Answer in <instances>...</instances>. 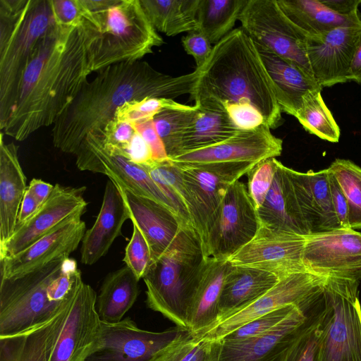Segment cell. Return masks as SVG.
<instances>
[{
    "label": "cell",
    "mask_w": 361,
    "mask_h": 361,
    "mask_svg": "<svg viewBox=\"0 0 361 361\" xmlns=\"http://www.w3.org/2000/svg\"><path fill=\"white\" fill-rule=\"evenodd\" d=\"M98 32L92 16L79 26L56 23L37 46L1 130L23 141L54 125L92 73L90 47Z\"/></svg>",
    "instance_id": "1"
},
{
    "label": "cell",
    "mask_w": 361,
    "mask_h": 361,
    "mask_svg": "<svg viewBox=\"0 0 361 361\" xmlns=\"http://www.w3.org/2000/svg\"><path fill=\"white\" fill-rule=\"evenodd\" d=\"M199 70L177 77L161 73L147 62L137 61L109 66L82 85L53 125L54 147L75 154L90 132L102 133L116 110L127 102L146 97L173 99L191 94Z\"/></svg>",
    "instance_id": "2"
},
{
    "label": "cell",
    "mask_w": 361,
    "mask_h": 361,
    "mask_svg": "<svg viewBox=\"0 0 361 361\" xmlns=\"http://www.w3.org/2000/svg\"><path fill=\"white\" fill-rule=\"evenodd\" d=\"M199 70L190 94L202 109L226 111V104L248 102L263 116L269 128H277L281 110L274 86L255 42L240 27L213 46L212 54Z\"/></svg>",
    "instance_id": "3"
},
{
    "label": "cell",
    "mask_w": 361,
    "mask_h": 361,
    "mask_svg": "<svg viewBox=\"0 0 361 361\" xmlns=\"http://www.w3.org/2000/svg\"><path fill=\"white\" fill-rule=\"evenodd\" d=\"M57 23L50 0H0V129L37 46Z\"/></svg>",
    "instance_id": "4"
},
{
    "label": "cell",
    "mask_w": 361,
    "mask_h": 361,
    "mask_svg": "<svg viewBox=\"0 0 361 361\" xmlns=\"http://www.w3.org/2000/svg\"><path fill=\"white\" fill-rule=\"evenodd\" d=\"M205 259L197 231L184 226L142 278L147 307L188 330L190 308Z\"/></svg>",
    "instance_id": "5"
},
{
    "label": "cell",
    "mask_w": 361,
    "mask_h": 361,
    "mask_svg": "<svg viewBox=\"0 0 361 361\" xmlns=\"http://www.w3.org/2000/svg\"><path fill=\"white\" fill-rule=\"evenodd\" d=\"M90 12L98 29L90 47L92 72L140 61L164 43L140 0H114L110 6Z\"/></svg>",
    "instance_id": "6"
},
{
    "label": "cell",
    "mask_w": 361,
    "mask_h": 361,
    "mask_svg": "<svg viewBox=\"0 0 361 361\" xmlns=\"http://www.w3.org/2000/svg\"><path fill=\"white\" fill-rule=\"evenodd\" d=\"M68 255L23 275L1 279L0 338L27 332L51 320L73 298L63 303L51 302L47 288Z\"/></svg>",
    "instance_id": "7"
},
{
    "label": "cell",
    "mask_w": 361,
    "mask_h": 361,
    "mask_svg": "<svg viewBox=\"0 0 361 361\" xmlns=\"http://www.w3.org/2000/svg\"><path fill=\"white\" fill-rule=\"evenodd\" d=\"M360 281L328 276L318 361H361Z\"/></svg>",
    "instance_id": "8"
},
{
    "label": "cell",
    "mask_w": 361,
    "mask_h": 361,
    "mask_svg": "<svg viewBox=\"0 0 361 361\" xmlns=\"http://www.w3.org/2000/svg\"><path fill=\"white\" fill-rule=\"evenodd\" d=\"M256 164L252 162L176 164L180 169L189 197L190 221L200 238L204 255L209 231L229 185L247 174Z\"/></svg>",
    "instance_id": "9"
},
{
    "label": "cell",
    "mask_w": 361,
    "mask_h": 361,
    "mask_svg": "<svg viewBox=\"0 0 361 361\" xmlns=\"http://www.w3.org/2000/svg\"><path fill=\"white\" fill-rule=\"evenodd\" d=\"M324 306L321 286L269 332L239 343L219 341L217 361H284L291 347L321 315Z\"/></svg>",
    "instance_id": "10"
},
{
    "label": "cell",
    "mask_w": 361,
    "mask_h": 361,
    "mask_svg": "<svg viewBox=\"0 0 361 361\" xmlns=\"http://www.w3.org/2000/svg\"><path fill=\"white\" fill-rule=\"evenodd\" d=\"M238 20L255 43L313 76L306 51L307 36L288 20L276 0H247Z\"/></svg>",
    "instance_id": "11"
},
{
    "label": "cell",
    "mask_w": 361,
    "mask_h": 361,
    "mask_svg": "<svg viewBox=\"0 0 361 361\" xmlns=\"http://www.w3.org/2000/svg\"><path fill=\"white\" fill-rule=\"evenodd\" d=\"M75 155L76 165L80 170L104 174L117 185L164 204L185 224L191 225L180 209L154 181L144 166L105 149L103 133H88Z\"/></svg>",
    "instance_id": "12"
},
{
    "label": "cell",
    "mask_w": 361,
    "mask_h": 361,
    "mask_svg": "<svg viewBox=\"0 0 361 361\" xmlns=\"http://www.w3.org/2000/svg\"><path fill=\"white\" fill-rule=\"evenodd\" d=\"M190 334L179 326L162 331L141 329L130 317L116 323L102 322L99 345L86 361H155Z\"/></svg>",
    "instance_id": "13"
},
{
    "label": "cell",
    "mask_w": 361,
    "mask_h": 361,
    "mask_svg": "<svg viewBox=\"0 0 361 361\" xmlns=\"http://www.w3.org/2000/svg\"><path fill=\"white\" fill-rule=\"evenodd\" d=\"M260 224L245 184L231 183L209 231L205 257L229 258L255 237Z\"/></svg>",
    "instance_id": "14"
},
{
    "label": "cell",
    "mask_w": 361,
    "mask_h": 361,
    "mask_svg": "<svg viewBox=\"0 0 361 361\" xmlns=\"http://www.w3.org/2000/svg\"><path fill=\"white\" fill-rule=\"evenodd\" d=\"M305 236L276 231L260 224L255 237L228 258L233 266L267 271L279 279L309 271L303 262Z\"/></svg>",
    "instance_id": "15"
},
{
    "label": "cell",
    "mask_w": 361,
    "mask_h": 361,
    "mask_svg": "<svg viewBox=\"0 0 361 361\" xmlns=\"http://www.w3.org/2000/svg\"><path fill=\"white\" fill-rule=\"evenodd\" d=\"M97 298L94 289L82 281L69 306L50 361H86L97 348L102 322Z\"/></svg>",
    "instance_id": "16"
},
{
    "label": "cell",
    "mask_w": 361,
    "mask_h": 361,
    "mask_svg": "<svg viewBox=\"0 0 361 361\" xmlns=\"http://www.w3.org/2000/svg\"><path fill=\"white\" fill-rule=\"evenodd\" d=\"M303 262L316 275L361 280V233L338 228L305 236Z\"/></svg>",
    "instance_id": "17"
},
{
    "label": "cell",
    "mask_w": 361,
    "mask_h": 361,
    "mask_svg": "<svg viewBox=\"0 0 361 361\" xmlns=\"http://www.w3.org/2000/svg\"><path fill=\"white\" fill-rule=\"evenodd\" d=\"M283 141L263 124L250 130H241L233 137L207 147L181 153L171 160L179 165L219 162L257 164L280 156Z\"/></svg>",
    "instance_id": "18"
},
{
    "label": "cell",
    "mask_w": 361,
    "mask_h": 361,
    "mask_svg": "<svg viewBox=\"0 0 361 361\" xmlns=\"http://www.w3.org/2000/svg\"><path fill=\"white\" fill-rule=\"evenodd\" d=\"M85 187L73 188L59 183L46 202L28 221L16 228L11 237L0 245V260L25 250L68 216L85 212Z\"/></svg>",
    "instance_id": "19"
},
{
    "label": "cell",
    "mask_w": 361,
    "mask_h": 361,
    "mask_svg": "<svg viewBox=\"0 0 361 361\" xmlns=\"http://www.w3.org/2000/svg\"><path fill=\"white\" fill-rule=\"evenodd\" d=\"M326 277L310 271L284 276L253 303L228 317L199 338L220 341L254 319L285 305H298L317 290Z\"/></svg>",
    "instance_id": "20"
},
{
    "label": "cell",
    "mask_w": 361,
    "mask_h": 361,
    "mask_svg": "<svg viewBox=\"0 0 361 361\" xmlns=\"http://www.w3.org/2000/svg\"><path fill=\"white\" fill-rule=\"evenodd\" d=\"M361 25L340 27L307 36L306 51L314 79L322 87L349 81L348 74Z\"/></svg>",
    "instance_id": "21"
},
{
    "label": "cell",
    "mask_w": 361,
    "mask_h": 361,
    "mask_svg": "<svg viewBox=\"0 0 361 361\" xmlns=\"http://www.w3.org/2000/svg\"><path fill=\"white\" fill-rule=\"evenodd\" d=\"M83 214L68 216L25 250L0 260L1 279L18 276L62 256H69L85 233L86 225L81 219Z\"/></svg>",
    "instance_id": "22"
},
{
    "label": "cell",
    "mask_w": 361,
    "mask_h": 361,
    "mask_svg": "<svg viewBox=\"0 0 361 361\" xmlns=\"http://www.w3.org/2000/svg\"><path fill=\"white\" fill-rule=\"evenodd\" d=\"M117 187L125 201L129 219L139 228L149 245L152 263L169 249L181 228L190 225L185 224L164 204Z\"/></svg>",
    "instance_id": "23"
},
{
    "label": "cell",
    "mask_w": 361,
    "mask_h": 361,
    "mask_svg": "<svg viewBox=\"0 0 361 361\" xmlns=\"http://www.w3.org/2000/svg\"><path fill=\"white\" fill-rule=\"evenodd\" d=\"M289 173L302 216L310 234L341 228L332 204L327 169Z\"/></svg>",
    "instance_id": "24"
},
{
    "label": "cell",
    "mask_w": 361,
    "mask_h": 361,
    "mask_svg": "<svg viewBox=\"0 0 361 361\" xmlns=\"http://www.w3.org/2000/svg\"><path fill=\"white\" fill-rule=\"evenodd\" d=\"M129 219L126 203L117 185L109 180L106 184L102 204L93 226L82 240L80 261L92 265L109 251L114 240L121 234L124 222Z\"/></svg>",
    "instance_id": "25"
},
{
    "label": "cell",
    "mask_w": 361,
    "mask_h": 361,
    "mask_svg": "<svg viewBox=\"0 0 361 361\" xmlns=\"http://www.w3.org/2000/svg\"><path fill=\"white\" fill-rule=\"evenodd\" d=\"M289 169L277 161L272 185L257 214L263 226L306 236L310 233L302 216Z\"/></svg>",
    "instance_id": "26"
},
{
    "label": "cell",
    "mask_w": 361,
    "mask_h": 361,
    "mask_svg": "<svg viewBox=\"0 0 361 361\" xmlns=\"http://www.w3.org/2000/svg\"><path fill=\"white\" fill-rule=\"evenodd\" d=\"M255 45L273 84L281 111L295 117L301 107L303 97L309 92L322 91L323 87L298 65L261 44L255 43Z\"/></svg>",
    "instance_id": "27"
},
{
    "label": "cell",
    "mask_w": 361,
    "mask_h": 361,
    "mask_svg": "<svg viewBox=\"0 0 361 361\" xmlns=\"http://www.w3.org/2000/svg\"><path fill=\"white\" fill-rule=\"evenodd\" d=\"M231 267L228 259L206 257L189 312L192 336L200 337L216 324L223 285Z\"/></svg>",
    "instance_id": "28"
},
{
    "label": "cell",
    "mask_w": 361,
    "mask_h": 361,
    "mask_svg": "<svg viewBox=\"0 0 361 361\" xmlns=\"http://www.w3.org/2000/svg\"><path fill=\"white\" fill-rule=\"evenodd\" d=\"M279 281L276 275L267 271L232 265L223 285L215 326L253 303Z\"/></svg>",
    "instance_id": "29"
},
{
    "label": "cell",
    "mask_w": 361,
    "mask_h": 361,
    "mask_svg": "<svg viewBox=\"0 0 361 361\" xmlns=\"http://www.w3.org/2000/svg\"><path fill=\"white\" fill-rule=\"evenodd\" d=\"M0 133V245L15 232L18 215L27 188L18 156V147L6 143Z\"/></svg>",
    "instance_id": "30"
},
{
    "label": "cell",
    "mask_w": 361,
    "mask_h": 361,
    "mask_svg": "<svg viewBox=\"0 0 361 361\" xmlns=\"http://www.w3.org/2000/svg\"><path fill=\"white\" fill-rule=\"evenodd\" d=\"M73 298L44 324L0 338V361H50Z\"/></svg>",
    "instance_id": "31"
},
{
    "label": "cell",
    "mask_w": 361,
    "mask_h": 361,
    "mask_svg": "<svg viewBox=\"0 0 361 361\" xmlns=\"http://www.w3.org/2000/svg\"><path fill=\"white\" fill-rule=\"evenodd\" d=\"M288 20L307 36L327 32L340 27L361 25L359 13H336L320 0H276Z\"/></svg>",
    "instance_id": "32"
},
{
    "label": "cell",
    "mask_w": 361,
    "mask_h": 361,
    "mask_svg": "<svg viewBox=\"0 0 361 361\" xmlns=\"http://www.w3.org/2000/svg\"><path fill=\"white\" fill-rule=\"evenodd\" d=\"M139 280L124 266L104 279L97 298V310L102 322L116 323L123 319L139 295Z\"/></svg>",
    "instance_id": "33"
},
{
    "label": "cell",
    "mask_w": 361,
    "mask_h": 361,
    "mask_svg": "<svg viewBox=\"0 0 361 361\" xmlns=\"http://www.w3.org/2000/svg\"><path fill=\"white\" fill-rule=\"evenodd\" d=\"M152 25L167 36L198 31L200 0H140Z\"/></svg>",
    "instance_id": "34"
},
{
    "label": "cell",
    "mask_w": 361,
    "mask_h": 361,
    "mask_svg": "<svg viewBox=\"0 0 361 361\" xmlns=\"http://www.w3.org/2000/svg\"><path fill=\"white\" fill-rule=\"evenodd\" d=\"M198 107V116L181 137L178 154L212 146L241 131L226 111Z\"/></svg>",
    "instance_id": "35"
},
{
    "label": "cell",
    "mask_w": 361,
    "mask_h": 361,
    "mask_svg": "<svg viewBox=\"0 0 361 361\" xmlns=\"http://www.w3.org/2000/svg\"><path fill=\"white\" fill-rule=\"evenodd\" d=\"M247 0H200L198 31L215 44L233 30Z\"/></svg>",
    "instance_id": "36"
},
{
    "label": "cell",
    "mask_w": 361,
    "mask_h": 361,
    "mask_svg": "<svg viewBox=\"0 0 361 361\" xmlns=\"http://www.w3.org/2000/svg\"><path fill=\"white\" fill-rule=\"evenodd\" d=\"M295 117L309 133L331 142H338L340 128L324 102L321 90L309 92L303 97Z\"/></svg>",
    "instance_id": "37"
},
{
    "label": "cell",
    "mask_w": 361,
    "mask_h": 361,
    "mask_svg": "<svg viewBox=\"0 0 361 361\" xmlns=\"http://www.w3.org/2000/svg\"><path fill=\"white\" fill-rule=\"evenodd\" d=\"M199 111L196 104H182L179 107L165 109L153 118L156 130L170 159L179 154L181 137L196 119Z\"/></svg>",
    "instance_id": "38"
},
{
    "label": "cell",
    "mask_w": 361,
    "mask_h": 361,
    "mask_svg": "<svg viewBox=\"0 0 361 361\" xmlns=\"http://www.w3.org/2000/svg\"><path fill=\"white\" fill-rule=\"evenodd\" d=\"M329 169L347 198L350 228L361 230V167L350 160L336 159Z\"/></svg>",
    "instance_id": "39"
},
{
    "label": "cell",
    "mask_w": 361,
    "mask_h": 361,
    "mask_svg": "<svg viewBox=\"0 0 361 361\" xmlns=\"http://www.w3.org/2000/svg\"><path fill=\"white\" fill-rule=\"evenodd\" d=\"M144 167L192 225L188 212L189 197L180 167L171 159L161 162L154 161L152 164Z\"/></svg>",
    "instance_id": "40"
},
{
    "label": "cell",
    "mask_w": 361,
    "mask_h": 361,
    "mask_svg": "<svg viewBox=\"0 0 361 361\" xmlns=\"http://www.w3.org/2000/svg\"><path fill=\"white\" fill-rule=\"evenodd\" d=\"M219 341L191 334L178 341L155 361H217Z\"/></svg>",
    "instance_id": "41"
},
{
    "label": "cell",
    "mask_w": 361,
    "mask_h": 361,
    "mask_svg": "<svg viewBox=\"0 0 361 361\" xmlns=\"http://www.w3.org/2000/svg\"><path fill=\"white\" fill-rule=\"evenodd\" d=\"M296 305L295 304L285 305L254 319L227 334L220 341L239 343L262 336L281 323Z\"/></svg>",
    "instance_id": "42"
},
{
    "label": "cell",
    "mask_w": 361,
    "mask_h": 361,
    "mask_svg": "<svg viewBox=\"0 0 361 361\" xmlns=\"http://www.w3.org/2000/svg\"><path fill=\"white\" fill-rule=\"evenodd\" d=\"M182 104L172 99L164 97H146L126 102L118 107L114 118L129 123L153 118L161 111L168 108L179 107Z\"/></svg>",
    "instance_id": "43"
},
{
    "label": "cell",
    "mask_w": 361,
    "mask_h": 361,
    "mask_svg": "<svg viewBox=\"0 0 361 361\" xmlns=\"http://www.w3.org/2000/svg\"><path fill=\"white\" fill-rule=\"evenodd\" d=\"M278 160L270 158L255 165L247 173V192L257 210L264 202L272 185Z\"/></svg>",
    "instance_id": "44"
},
{
    "label": "cell",
    "mask_w": 361,
    "mask_h": 361,
    "mask_svg": "<svg viewBox=\"0 0 361 361\" xmlns=\"http://www.w3.org/2000/svg\"><path fill=\"white\" fill-rule=\"evenodd\" d=\"M133 234L128 242L123 261L140 281L152 264L149 245L139 228L133 224Z\"/></svg>",
    "instance_id": "45"
},
{
    "label": "cell",
    "mask_w": 361,
    "mask_h": 361,
    "mask_svg": "<svg viewBox=\"0 0 361 361\" xmlns=\"http://www.w3.org/2000/svg\"><path fill=\"white\" fill-rule=\"evenodd\" d=\"M324 311L300 336L291 347L284 361H318L322 334L321 321Z\"/></svg>",
    "instance_id": "46"
},
{
    "label": "cell",
    "mask_w": 361,
    "mask_h": 361,
    "mask_svg": "<svg viewBox=\"0 0 361 361\" xmlns=\"http://www.w3.org/2000/svg\"><path fill=\"white\" fill-rule=\"evenodd\" d=\"M135 131L131 123L113 118L104 128L103 143L105 149L109 152L119 154L128 145Z\"/></svg>",
    "instance_id": "47"
},
{
    "label": "cell",
    "mask_w": 361,
    "mask_h": 361,
    "mask_svg": "<svg viewBox=\"0 0 361 361\" xmlns=\"http://www.w3.org/2000/svg\"><path fill=\"white\" fill-rule=\"evenodd\" d=\"M224 109L233 123L241 130H253L266 124L260 111L248 102L226 104Z\"/></svg>",
    "instance_id": "48"
},
{
    "label": "cell",
    "mask_w": 361,
    "mask_h": 361,
    "mask_svg": "<svg viewBox=\"0 0 361 361\" xmlns=\"http://www.w3.org/2000/svg\"><path fill=\"white\" fill-rule=\"evenodd\" d=\"M56 22L61 25L79 26L87 9L81 0H50Z\"/></svg>",
    "instance_id": "49"
},
{
    "label": "cell",
    "mask_w": 361,
    "mask_h": 361,
    "mask_svg": "<svg viewBox=\"0 0 361 361\" xmlns=\"http://www.w3.org/2000/svg\"><path fill=\"white\" fill-rule=\"evenodd\" d=\"M131 125L150 147L154 161L161 162L170 159L156 130L153 118L139 121L132 123Z\"/></svg>",
    "instance_id": "50"
},
{
    "label": "cell",
    "mask_w": 361,
    "mask_h": 361,
    "mask_svg": "<svg viewBox=\"0 0 361 361\" xmlns=\"http://www.w3.org/2000/svg\"><path fill=\"white\" fill-rule=\"evenodd\" d=\"M182 44L188 54L192 56L196 63V68L204 66L212 54L213 46L209 39L200 32L192 31L182 37Z\"/></svg>",
    "instance_id": "51"
},
{
    "label": "cell",
    "mask_w": 361,
    "mask_h": 361,
    "mask_svg": "<svg viewBox=\"0 0 361 361\" xmlns=\"http://www.w3.org/2000/svg\"><path fill=\"white\" fill-rule=\"evenodd\" d=\"M118 155L142 166H149L154 162L150 147L137 131L126 147Z\"/></svg>",
    "instance_id": "52"
},
{
    "label": "cell",
    "mask_w": 361,
    "mask_h": 361,
    "mask_svg": "<svg viewBox=\"0 0 361 361\" xmlns=\"http://www.w3.org/2000/svg\"><path fill=\"white\" fill-rule=\"evenodd\" d=\"M327 171L331 197L336 218L341 228H350L347 198L333 173L329 168Z\"/></svg>",
    "instance_id": "53"
},
{
    "label": "cell",
    "mask_w": 361,
    "mask_h": 361,
    "mask_svg": "<svg viewBox=\"0 0 361 361\" xmlns=\"http://www.w3.org/2000/svg\"><path fill=\"white\" fill-rule=\"evenodd\" d=\"M41 206L35 196L27 189L19 209L17 227L21 226L34 216Z\"/></svg>",
    "instance_id": "54"
},
{
    "label": "cell",
    "mask_w": 361,
    "mask_h": 361,
    "mask_svg": "<svg viewBox=\"0 0 361 361\" xmlns=\"http://www.w3.org/2000/svg\"><path fill=\"white\" fill-rule=\"evenodd\" d=\"M331 11L342 16L358 13V6L361 0H320Z\"/></svg>",
    "instance_id": "55"
},
{
    "label": "cell",
    "mask_w": 361,
    "mask_h": 361,
    "mask_svg": "<svg viewBox=\"0 0 361 361\" xmlns=\"http://www.w3.org/2000/svg\"><path fill=\"white\" fill-rule=\"evenodd\" d=\"M54 185L41 179L33 178L30 182L27 189L35 196L41 205L49 197Z\"/></svg>",
    "instance_id": "56"
},
{
    "label": "cell",
    "mask_w": 361,
    "mask_h": 361,
    "mask_svg": "<svg viewBox=\"0 0 361 361\" xmlns=\"http://www.w3.org/2000/svg\"><path fill=\"white\" fill-rule=\"evenodd\" d=\"M348 79L349 81H354L361 84V30L357 38L350 64Z\"/></svg>",
    "instance_id": "57"
}]
</instances>
